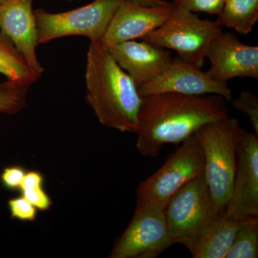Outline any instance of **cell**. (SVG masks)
I'll return each instance as SVG.
<instances>
[{
  "label": "cell",
  "mask_w": 258,
  "mask_h": 258,
  "mask_svg": "<svg viewBox=\"0 0 258 258\" xmlns=\"http://www.w3.org/2000/svg\"><path fill=\"white\" fill-rule=\"evenodd\" d=\"M121 1H128L144 7H158L168 5L171 3L165 0H121Z\"/></svg>",
  "instance_id": "cell-25"
},
{
  "label": "cell",
  "mask_w": 258,
  "mask_h": 258,
  "mask_svg": "<svg viewBox=\"0 0 258 258\" xmlns=\"http://www.w3.org/2000/svg\"><path fill=\"white\" fill-rule=\"evenodd\" d=\"M235 118L206 123L195 134L205 154V177L217 213L225 211L230 200L236 167L235 140L240 128Z\"/></svg>",
  "instance_id": "cell-3"
},
{
  "label": "cell",
  "mask_w": 258,
  "mask_h": 258,
  "mask_svg": "<svg viewBox=\"0 0 258 258\" xmlns=\"http://www.w3.org/2000/svg\"><path fill=\"white\" fill-rule=\"evenodd\" d=\"M224 3L225 0H174L171 3L194 13L218 15L221 11Z\"/></svg>",
  "instance_id": "cell-23"
},
{
  "label": "cell",
  "mask_w": 258,
  "mask_h": 258,
  "mask_svg": "<svg viewBox=\"0 0 258 258\" xmlns=\"http://www.w3.org/2000/svg\"><path fill=\"white\" fill-rule=\"evenodd\" d=\"M142 97L161 93H176L189 96L219 95L226 101L232 99V90L227 83L212 79L193 64L176 56L160 75L138 88Z\"/></svg>",
  "instance_id": "cell-10"
},
{
  "label": "cell",
  "mask_w": 258,
  "mask_h": 258,
  "mask_svg": "<svg viewBox=\"0 0 258 258\" xmlns=\"http://www.w3.org/2000/svg\"><path fill=\"white\" fill-rule=\"evenodd\" d=\"M32 83L8 79L0 82V113L15 114L26 105L27 96Z\"/></svg>",
  "instance_id": "cell-19"
},
{
  "label": "cell",
  "mask_w": 258,
  "mask_h": 258,
  "mask_svg": "<svg viewBox=\"0 0 258 258\" xmlns=\"http://www.w3.org/2000/svg\"><path fill=\"white\" fill-rule=\"evenodd\" d=\"M67 1H72V0H67Z\"/></svg>",
  "instance_id": "cell-27"
},
{
  "label": "cell",
  "mask_w": 258,
  "mask_h": 258,
  "mask_svg": "<svg viewBox=\"0 0 258 258\" xmlns=\"http://www.w3.org/2000/svg\"><path fill=\"white\" fill-rule=\"evenodd\" d=\"M27 171L21 166L5 167L0 174V182L6 189L20 190Z\"/></svg>",
  "instance_id": "cell-24"
},
{
  "label": "cell",
  "mask_w": 258,
  "mask_h": 258,
  "mask_svg": "<svg viewBox=\"0 0 258 258\" xmlns=\"http://www.w3.org/2000/svg\"><path fill=\"white\" fill-rule=\"evenodd\" d=\"M166 224L171 240L191 253L200 236L217 215L205 174L176 191L166 205Z\"/></svg>",
  "instance_id": "cell-5"
},
{
  "label": "cell",
  "mask_w": 258,
  "mask_h": 258,
  "mask_svg": "<svg viewBox=\"0 0 258 258\" xmlns=\"http://www.w3.org/2000/svg\"><path fill=\"white\" fill-rule=\"evenodd\" d=\"M32 5V0H8L0 4V29L30 69L42 76L44 69L37 60L36 23Z\"/></svg>",
  "instance_id": "cell-12"
},
{
  "label": "cell",
  "mask_w": 258,
  "mask_h": 258,
  "mask_svg": "<svg viewBox=\"0 0 258 258\" xmlns=\"http://www.w3.org/2000/svg\"><path fill=\"white\" fill-rule=\"evenodd\" d=\"M244 221L228 216L225 210L217 214L200 236L191 256L194 258H225Z\"/></svg>",
  "instance_id": "cell-15"
},
{
  "label": "cell",
  "mask_w": 258,
  "mask_h": 258,
  "mask_svg": "<svg viewBox=\"0 0 258 258\" xmlns=\"http://www.w3.org/2000/svg\"><path fill=\"white\" fill-rule=\"evenodd\" d=\"M258 136L240 128L235 140L236 167L226 215L258 218Z\"/></svg>",
  "instance_id": "cell-9"
},
{
  "label": "cell",
  "mask_w": 258,
  "mask_h": 258,
  "mask_svg": "<svg viewBox=\"0 0 258 258\" xmlns=\"http://www.w3.org/2000/svg\"><path fill=\"white\" fill-rule=\"evenodd\" d=\"M222 32L216 21L202 20L192 12L172 4L165 23L142 40L154 47L175 50L183 60L202 69L210 44Z\"/></svg>",
  "instance_id": "cell-4"
},
{
  "label": "cell",
  "mask_w": 258,
  "mask_h": 258,
  "mask_svg": "<svg viewBox=\"0 0 258 258\" xmlns=\"http://www.w3.org/2000/svg\"><path fill=\"white\" fill-rule=\"evenodd\" d=\"M86 84V101L101 124L137 134L142 97L133 80L99 40L90 44Z\"/></svg>",
  "instance_id": "cell-2"
},
{
  "label": "cell",
  "mask_w": 258,
  "mask_h": 258,
  "mask_svg": "<svg viewBox=\"0 0 258 258\" xmlns=\"http://www.w3.org/2000/svg\"><path fill=\"white\" fill-rule=\"evenodd\" d=\"M209 76L219 82L235 78L258 79V47L244 45L232 33H223L214 39L207 57Z\"/></svg>",
  "instance_id": "cell-11"
},
{
  "label": "cell",
  "mask_w": 258,
  "mask_h": 258,
  "mask_svg": "<svg viewBox=\"0 0 258 258\" xmlns=\"http://www.w3.org/2000/svg\"><path fill=\"white\" fill-rule=\"evenodd\" d=\"M44 176L37 171L26 173L22 183V196L30 202L40 211H47L52 205V201L43 188Z\"/></svg>",
  "instance_id": "cell-20"
},
{
  "label": "cell",
  "mask_w": 258,
  "mask_h": 258,
  "mask_svg": "<svg viewBox=\"0 0 258 258\" xmlns=\"http://www.w3.org/2000/svg\"><path fill=\"white\" fill-rule=\"evenodd\" d=\"M8 1V0H0V4L2 3H5V2Z\"/></svg>",
  "instance_id": "cell-26"
},
{
  "label": "cell",
  "mask_w": 258,
  "mask_h": 258,
  "mask_svg": "<svg viewBox=\"0 0 258 258\" xmlns=\"http://www.w3.org/2000/svg\"><path fill=\"white\" fill-rule=\"evenodd\" d=\"M0 74L14 81L36 82L40 75L34 72L13 44L0 31Z\"/></svg>",
  "instance_id": "cell-17"
},
{
  "label": "cell",
  "mask_w": 258,
  "mask_h": 258,
  "mask_svg": "<svg viewBox=\"0 0 258 258\" xmlns=\"http://www.w3.org/2000/svg\"><path fill=\"white\" fill-rule=\"evenodd\" d=\"M102 43L137 88L157 77L172 60L170 51L153 46L143 40Z\"/></svg>",
  "instance_id": "cell-13"
},
{
  "label": "cell",
  "mask_w": 258,
  "mask_h": 258,
  "mask_svg": "<svg viewBox=\"0 0 258 258\" xmlns=\"http://www.w3.org/2000/svg\"><path fill=\"white\" fill-rule=\"evenodd\" d=\"M121 0H95L91 4L61 13L34 11L37 44L66 36H84L102 41Z\"/></svg>",
  "instance_id": "cell-7"
},
{
  "label": "cell",
  "mask_w": 258,
  "mask_h": 258,
  "mask_svg": "<svg viewBox=\"0 0 258 258\" xmlns=\"http://www.w3.org/2000/svg\"><path fill=\"white\" fill-rule=\"evenodd\" d=\"M236 109L248 115L251 124L258 136V98L251 91L241 93L240 97L233 102Z\"/></svg>",
  "instance_id": "cell-22"
},
{
  "label": "cell",
  "mask_w": 258,
  "mask_h": 258,
  "mask_svg": "<svg viewBox=\"0 0 258 258\" xmlns=\"http://www.w3.org/2000/svg\"><path fill=\"white\" fill-rule=\"evenodd\" d=\"M205 154L195 134L181 143L152 176L139 184L137 202L165 210L171 197L205 174Z\"/></svg>",
  "instance_id": "cell-6"
},
{
  "label": "cell",
  "mask_w": 258,
  "mask_h": 258,
  "mask_svg": "<svg viewBox=\"0 0 258 258\" xmlns=\"http://www.w3.org/2000/svg\"><path fill=\"white\" fill-rule=\"evenodd\" d=\"M216 23L247 35L258 20V0H225Z\"/></svg>",
  "instance_id": "cell-16"
},
{
  "label": "cell",
  "mask_w": 258,
  "mask_h": 258,
  "mask_svg": "<svg viewBox=\"0 0 258 258\" xmlns=\"http://www.w3.org/2000/svg\"><path fill=\"white\" fill-rule=\"evenodd\" d=\"M173 244L164 210L137 202L133 218L115 240L109 257L156 258Z\"/></svg>",
  "instance_id": "cell-8"
},
{
  "label": "cell",
  "mask_w": 258,
  "mask_h": 258,
  "mask_svg": "<svg viewBox=\"0 0 258 258\" xmlns=\"http://www.w3.org/2000/svg\"><path fill=\"white\" fill-rule=\"evenodd\" d=\"M258 257V218L244 220L234 237L225 258Z\"/></svg>",
  "instance_id": "cell-18"
},
{
  "label": "cell",
  "mask_w": 258,
  "mask_h": 258,
  "mask_svg": "<svg viewBox=\"0 0 258 258\" xmlns=\"http://www.w3.org/2000/svg\"><path fill=\"white\" fill-rule=\"evenodd\" d=\"M225 98L161 93L142 97L138 115L137 150L157 158L166 144H179L200 127L228 117Z\"/></svg>",
  "instance_id": "cell-1"
},
{
  "label": "cell",
  "mask_w": 258,
  "mask_h": 258,
  "mask_svg": "<svg viewBox=\"0 0 258 258\" xmlns=\"http://www.w3.org/2000/svg\"><path fill=\"white\" fill-rule=\"evenodd\" d=\"M10 218L22 222H35L37 219V209L24 197H17L8 200Z\"/></svg>",
  "instance_id": "cell-21"
},
{
  "label": "cell",
  "mask_w": 258,
  "mask_h": 258,
  "mask_svg": "<svg viewBox=\"0 0 258 258\" xmlns=\"http://www.w3.org/2000/svg\"><path fill=\"white\" fill-rule=\"evenodd\" d=\"M172 4L144 7L122 1L115 10L106 33L103 43H118L142 39L165 23L171 14Z\"/></svg>",
  "instance_id": "cell-14"
}]
</instances>
